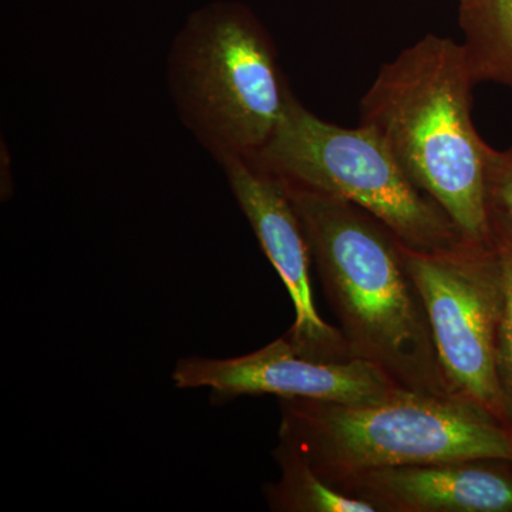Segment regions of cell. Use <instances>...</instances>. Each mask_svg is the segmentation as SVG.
I'll return each instance as SVG.
<instances>
[{"label":"cell","instance_id":"obj_1","mask_svg":"<svg viewBox=\"0 0 512 512\" xmlns=\"http://www.w3.org/2000/svg\"><path fill=\"white\" fill-rule=\"evenodd\" d=\"M285 188L350 359L372 363L403 389L451 397L402 241L352 202Z\"/></svg>","mask_w":512,"mask_h":512},{"label":"cell","instance_id":"obj_2","mask_svg":"<svg viewBox=\"0 0 512 512\" xmlns=\"http://www.w3.org/2000/svg\"><path fill=\"white\" fill-rule=\"evenodd\" d=\"M476 84L464 43L427 35L383 64L360 100V124L382 138L467 241L488 244V144L471 117Z\"/></svg>","mask_w":512,"mask_h":512},{"label":"cell","instance_id":"obj_3","mask_svg":"<svg viewBox=\"0 0 512 512\" xmlns=\"http://www.w3.org/2000/svg\"><path fill=\"white\" fill-rule=\"evenodd\" d=\"M178 117L212 157H255L274 136L291 99L271 36L238 2L194 10L167 56Z\"/></svg>","mask_w":512,"mask_h":512},{"label":"cell","instance_id":"obj_4","mask_svg":"<svg viewBox=\"0 0 512 512\" xmlns=\"http://www.w3.org/2000/svg\"><path fill=\"white\" fill-rule=\"evenodd\" d=\"M279 441L326 483L372 468L470 458L512 461V431L447 396L402 390L382 402L281 399Z\"/></svg>","mask_w":512,"mask_h":512},{"label":"cell","instance_id":"obj_5","mask_svg":"<svg viewBox=\"0 0 512 512\" xmlns=\"http://www.w3.org/2000/svg\"><path fill=\"white\" fill-rule=\"evenodd\" d=\"M252 160L286 187L332 195L363 208L392 229L404 247L436 252L467 242L375 131L322 120L295 94L274 136Z\"/></svg>","mask_w":512,"mask_h":512},{"label":"cell","instance_id":"obj_6","mask_svg":"<svg viewBox=\"0 0 512 512\" xmlns=\"http://www.w3.org/2000/svg\"><path fill=\"white\" fill-rule=\"evenodd\" d=\"M403 249L448 394L508 429L497 375L503 272L494 242L467 241L436 252Z\"/></svg>","mask_w":512,"mask_h":512},{"label":"cell","instance_id":"obj_7","mask_svg":"<svg viewBox=\"0 0 512 512\" xmlns=\"http://www.w3.org/2000/svg\"><path fill=\"white\" fill-rule=\"evenodd\" d=\"M173 380L178 389H210L221 399L272 394L348 406L382 402L406 390L365 360L319 362L303 357L288 338L228 359L183 357L175 365Z\"/></svg>","mask_w":512,"mask_h":512},{"label":"cell","instance_id":"obj_8","mask_svg":"<svg viewBox=\"0 0 512 512\" xmlns=\"http://www.w3.org/2000/svg\"><path fill=\"white\" fill-rule=\"evenodd\" d=\"M218 164L266 258L291 296L295 322L286 338L293 349L319 362L350 360L342 330L326 323L316 308L311 247L285 185L252 158H225Z\"/></svg>","mask_w":512,"mask_h":512},{"label":"cell","instance_id":"obj_9","mask_svg":"<svg viewBox=\"0 0 512 512\" xmlns=\"http://www.w3.org/2000/svg\"><path fill=\"white\" fill-rule=\"evenodd\" d=\"M328 484L377 512H512V461L505 458L372 468Z\"/></svg>","mask_w":512,"mask_h":512},{"label":"cell","instance_id":"obj_10","mask_svg":"<svg viewBox=\"0 0 512 512\" xmlns=\"http://www.w3.org/2000/svg\"><path fill=\"white\" fill-rule=\"evenodd\" d=\"M460 25L478 83L512 87V0H460Z\"/></svg>","mask_w":512,"mask_h":512},{"label":"cell","instance_id":"obj_11","mask_svg":"<svg viewBox=\"0 0 512 512\" xmlns=\"http://www.w3.org/2000/svg\"><path fill=\"white\" fill-rule=\"evenodd\" d=\"M274 458L281 478L266 484L264 495L275 512H377L372 504L340 493L313 470L296 448L279 441Z\"/></svg>","mask_w":512,"mask_h":512},{"label":"cell","instance_id":"obj_12","mask_svg":"<svg viewBox=\"0 0 512 512\" xmlns=\"http://www.w3.org/2000/svg\"><path fill=\"white\" fill-rule=\"evenodd\" d=\"M490 204L491 235L503 272V309L497 336V375L508 429L512 431V218L493 201Z\"/></svg>","mask_w":512,"mask_h":512},{"label":"cell","instance_id":"obj_13","mask_svg":"<svg viewBox=\"0 0 512 512\" xmlns=\"http://www.w3.org/2000/svg\"><path fill=\"white\" fill-rule=\"evenodd\" d=\"M485 174L488 200L503 208L512 218V147L495 150L488 146Z\"/></svg>","mask_w":512,"mask_h":512},{"label":"cell","instance_id":"obj_14","mask_svg":"<svg viewBox=\"0 0 512 512\" xmlns=\"http://www.w3.org/2000/svg\"><path fill=\"white\" fill-rule=\"evenodd\" d=\"M0 157H2V200H8L10 194H12V181H10V160H9V151L8 147L5 148V141H2V153H0Z\"/></svg>","mask_w":512,"mask_h":512}]
</instances>
